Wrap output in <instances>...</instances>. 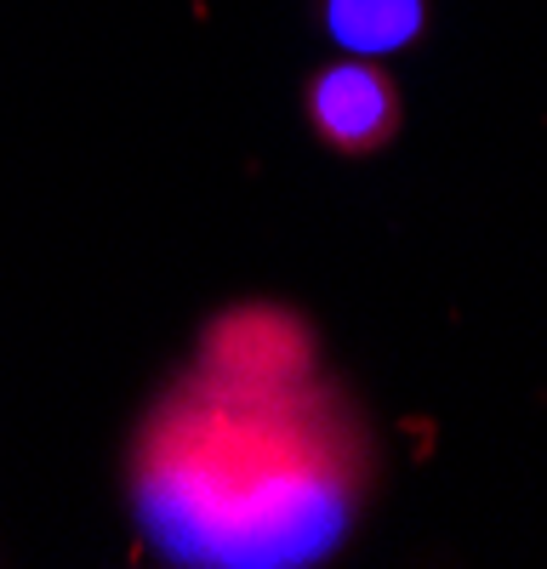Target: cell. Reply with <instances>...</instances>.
Returning <instances> with one entry per match:
<instances>
[{
	"instance_id": "cell-1",
	"label": "cell",
	"mask_w": 547,
	"mask_h": 569,
	"mask_svg": "<svg viewBox=\"0 0 547 569\" xmlns=\"http://www.w3.org/2000/svg\"><path fill=\"white\" fill-rule=\"evenodd\" d=\"M371 479L354 410L291 313H228L137 439V525L177 563H314Z\"/></svg>"
},
{
	"instance_id": "cell-2",
	"label": "cell",
	"mask_w": 547,
	"mask_h": 569,
	"mask_svg": "<svg viewBox=\"0 0 547 569\" xmlns=\"http://www.w3.org/2000/svg\"><path fill=\"white\" fill-rule=\"evenodd\" d=\"M308 109L314 126L326 142H337L342 154H365V149H382L399 126V98L377 63H337L314 80L308 91Z\"/></svg>"
},
{
	"instance_id": "cell-3",
	"label": "cell",
	"mask_w": 547,
	"mask_h": 569,
	"mask_svg": "<svg viewBox=\"0 0 547 569\" xmlns=\"http://www.w3.org/2000/svg\"><path fill=\"white\" fill-rule=\"evenodd\" d=\"M326 29L354 58H388L422 34V0H326Z\"/></svg>"
}]
</instances>
